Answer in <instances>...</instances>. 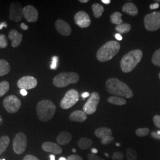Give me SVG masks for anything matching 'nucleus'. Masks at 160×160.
I'll list each match as a JSON object with an SVG mask.
<instances>
[{
    "mask_svg": "<svg viewBox=\"0 0 160 160\" xmlns=\"http://www.w3.org/2000/svg\"><path fill=\"white\" fill-rule=\"evenodd\" d=\"M79 100V93L76 90L71 89L66 92L60 105L63 109H68L74 106Z\"/></svg>",
    "mask_w": 160,
    "mask_h": 160,
    "instance_id": "7",
    "label": "nucleus"
},
{
    "mask_svg": "<svg viewBox=\"0 0 160 160\" xmlns=\"http://www.w3.org/2000/svg\"><path fill=\"white\" fill-rule=\"evenodd\" d=\"M94 134L97 138L103 139V138L112 136V131L108 128H100L94 131Z\"/></svg>",
    "mask_w": 160,
    "mask_h": 160,
    "instance_id": "21",
    "label": "nucleus"
},
{
    "mask_svg": "<svg viewBox=\"0 0 160 160\" xmlns=\"http://www.w3.org/2000/svg\"><path fill=\"white\" fill-rule=\"evenodd\" d=\"M56 110L57 108L54 103L49 100H41L36 106L38 117L42 122H48L52 119Z\"/></svg>",
    "mask_w": 160,
    "mask_h": 160,
    "instance_id": "4",
    "label": "nucleus"
},
{
    "mask_svg": "<svg viewBox=\"0 0 160 160\" xmlns=\"http://www.w3.org/2000/svg\"><path fill=\"white\" fill-rule=\"evenodd\" d=\"M55 28L59 33L68 36L71 33V28L68 23L62 20H58L55 22Z\"/></svg>",
    "mask_w": 160,
    "mask_h": 160,
    "instance_id": "15",
    "label": "nucleus"
},
{
    "mask_svg": "<svg viewBox=\"0 0 160 160\" xmlns=\"http://www.w3.org/2000/svg\"><path fill=\"white\" fill-rule=\"evenodd\" d=\"M72 152H76V150H75V149H72Z\"/></svg>",
    "mask_w": 160,
    "mask_h": 160,
    "instance_id": "54",
    "label": "nucleus"
},
{
    "mask_svg": "<svg viewBox=\"0 0 160 160\" xmlns=\"http://www.w3.org/2000/svg\"><path fill=\"white\" fill-rule=\"evenodd\" d=\"M92 10L93 12L94 16L96 18H99L101 17L103 14V12L104 11V7L101 6L100 4L94 3L92 6Z\"/></svg>",
    "mask_w": 160,
    "mask_h": 160,
    "instance_id": "25",
    "label": "nucleus"
},
{
    "mask_svg": "<svg viewBox=\"0 0 160 160\" xmlns=\"http://www.w3.org/2000/svg\"><path fill=\"white\" fill-rule=\"evenodd\" d=\"M122 16V14L119 12H115L110 16L111 22L113 24H116L117 26L123 24V21L121 19Z\"/></svg>",
    "mask_w": 160,
    "mask_h": 160,
    "instance_id": "28",
    "label": "nucleus"
},
{
    "mask_svg": "<svg viewBox=\"0 0 160 160\" xmlns=\"http://www.w3.org/2000/svg\"><path fill=\"white\" fill-rule=\"evenodd\" d=\"M23 17V8L19 2L12 3L10 7L9 18L12 21L18 22Z\"/></svg>",
    "mask_w": 160,
    "mask_h": 160,
    "instance_id": "11",
    "label": "nucleus"
},
{
    "mask_svg": "<svg viewBox=\"0 0 160 160\" xmlns=\"http://www.w3.org/2000/svg\"><path fill=\"white\" fill-rule=\"evenodd\" d=\"M50 159L51 160H55V157L54 155H50Z\"/></svg>",
    "mask_w": 160,
    "mask_h": 160,
    "instance_id": "50",
    "label": "nucleus"
},
{
    "mask_svg": "<svg viewBox=\"0 0 160 160\" xmlns=\"http://www.w3.org/2000/svg\"><path fill=\"white\" fill-rule=\"evenodd\" d=\"M101 1H102V2H103L105 4H109L111 2L110 0H102Z\"/></svg>",
    "mask_w": 160,
    "mask_h": 160,
    "instance_id": "48",
    "label": "nucleus"
},
{
    "mask_svg": "<svg viewBox=\"0 0 160 160\" xmlns=\"http://www.w3.org/2000/svg\"><path fill=\"white\" fill-rule=\"evenodd\" d=\"M143 23L145 29L148 31H156L160 29V12H152L146 15Z\"/></svg>",
    "mask_w": 160,
    "mask_h": 160,
    "instance_id": "6",
    "label": "nucleus"
},
{
    "mask_svg": "<svg viewBox=\"0 0 160 160\" xmlns=\"http://www.w3.org/2000/svg\"><path fill=\"white\" fill-rule=\"evenodd\" d=\"M59 160H67V159L64 157H61V158H59Z\"/></svg>",
    "mask_w": 160,
    "mask_h": 160,
    "instance_id": "53",
    "label": "nucleus"
},
{
    "mask_svg": "<svg viewBox=\"0 0 160 160\" xmlns=\"http://www.w3.org/2000/svg\"><path fill=\"white\" fill-rule=\"evenodd\" d=\"M79 1H80V2H81V3H86V2H88V0H80Z\"/></svg>",
    "mask_w": 160,
    "mask_h": 160,
    "instance_id": "51",
    "label": "nucleus"
},
{
    "mask_svg": "<svg viewBox=\"0 0 160 160\" xmlns=\"http://www.w3.org/2000/svg\"><path fill=\"white\" fill-rule=\"evenodd\" d=\"M67 160H83V158L78 155H71L68 156Z\"/></svg>",
    "mask_w": 160,
    "mask_h": 160,
    "instance_id": "39",
    "label": "nucleus"
},
{
    "mask_svg": "<svg viewBox=\"0 0 160 160\" xmlns=\"http://www.w3.org/2000/svg\"><path fill=\"white\" fill-rule=\"evenodd\" d=\"M87 157L89 160H106L94 154H88L87 155Z\"/></svg>",
    "mask_w": 160,
    "mask_h": 160,
    "instance_id": "38",
    "label": "nucleus"
},
{
    "mask_svg": "<svg viewBox=\"0 0 160 160\" xmlns=\"http://www.w3.org/2000/svg\"><path fill=\"white\" fill-rule=\"evenodd\" d=\"M7 25L6 22L1 23L0 24V30H1L3 28H7Z\"/></svg>",
    "mask_w": 160,
    "mask_h": 160,
    "instance_id": "47",
    "label": "nucleus"
},
{
    "mask_svg": "<svg viewBox=\"0 0 160 160\" xmlns=\"http://www.w3.org/2000/svg\"><path fill=\"white\" fill-rule=\"evenodd\" d=\"M23 160H40L39 159H38L36 157L33 156V155H26Z\"/></svg>",
    "mask_w": 160,
    "mask_h": 160,
    "instance_id": "40",
    "label": "nucleus"
},
{
    "mask_svg": "<svg viewBox=\"0 0 160 160\" xmlns=\"http://www.w3.org/2000/svg\"><path fill=\"white\" fill-rule=\"evenodd\" d=\"M155 2H160V0H157V1H155Z\"/></svg>",
    "mask_w": 160,
    "mask_h": 160,
    "instance_id": "55",
    "label": "nucleus"
},
{
    "mask_svg": "<svg viewBox=\"0 0 160 160\" xmlns=\"http://www.w3.org/2000/svg\"><path fill=\"white\" fill-rule=\"evenodd\" d=\"M120 49V44L118 41L108 42L98 50L96 55L97 59L102 62L110 61L115 57Z\"/></svg>",
    "mask_w": 160,
    "mask_h": 160,
    "instance_id": "3",
    "label": "nucleus"
},
{
    "mask_svg": "<svg viewBox=\"0 0 160 160\" xmlns=\"http://www.w3.org/2000/svg\"><path fill=\"white\" fill-rule=\"evenodd\" d=\"M106 90L114 96L131 98L133 96L131 89L123 82L116 78H111L106 82Z\"/></svg>",
    "mask_w": 160,
    "mask_h": 160,
    "instance_id": "1",
    "label": "nucleus"
},
{
    "mask_svg": "<svg viewBox=\"0 0 160 160\" xmlns=\"http://www.w3.org/2000/svg\"><path fill=\"white\" fill-rule=\"evenodd\" d=\"M149 133V129L148 128H139L137 129V131L135 132L136 135L139 137H145L148 135Z\"/></svg>",
    "mask_w": 160,
    "mask_h": 160,
    "instance_id": "32",
    "label": "nucleus"
},
{
    "mask_svg": "<svg viewBox=\"0 0 160 160\" xmlns=\"http://www.w3.org/2000/svg\"><path fill=\"white\" fill-rule=\"evenodd\" d=\"M108 102L112 104L118 106L125 105L126 103V100L125 98L118 96H110L108 97Z\"/></svg>",
    "mask_w": 160,
    "mask_h": 160,
    "instance_id": "24",
    "label": "nucleus"
},
{
    "mask_svg": "<svg viewBox=\"0 0 160 160\" xmlns=\"http://www.w3.org/2000/svg\"><path fill=\"white\" fill-rule=\"evenodd\" d=\"M131 29V26L128 23H123L120 25L117 26L115 28L116 31L118 32L119 34H124L128 33Z\"/></svg>",
    "mask_w": 160,
    "mask_h": 160,
    "instance_id": "27",
    "label": "nucleus"
},
{
    "mask_svg": "<svg viewBox=\"0 0 160 160\" xmlns=\"http://www.w3.org/2000/svg\"><path fill=\"white\" fill-rule=\"evenodd\" d=\"M6 160L5 159H3V160Z\"/></svg>",
    "mask_w": 160,
    "mask_h": 160,
    "instance_id": "58",
    "label": "nucleus"
},
{
    "mask_svg": "<svg viewBox=\"0 0 160 160\" xmlns=\"http://www.w3.org/2000/svg\"><path fill=\"white\" fill-rule=\"evenodd\" d=\"M21 28L24 30H27L29 29V27L27 25H26L24 23H22L21 24Z\"/></svg>",
    "mask_w": 160,
    "mask_h": 160,
    "instance_id": "44",
    "label": "nucleus"
},
{
    "mask_svg": "<svg viewBox=\"0 0 160 160\" xmlns=\"http://www.w3.org/2000/svg\"><path fill=\"white\" fill-rule=\"evenodd\" d=\"M100 97L97 92H92L83 107V112L87 114L94 113L97 110V106L100 102Z\"/></svg>",
    "mask_w": 160,
    "mask_h": 160,
    "instance_id": "9",
    "label": "nucleus"
},
{
    "mask_svg": "<svg viewBox=\"0 0 160 160\" xmlns=\"http://www.w3.org/2000/svg\"><path fill=\"white\" fill-rule=\"evenodd\" d=\"M92 152L94 154H96L97 152H98V151H97V149H96L92 148Z\"/></svg>",
    "mask_w": 160,
    "mask_h": 160,
    "instance_id": "49",
    "label": "nucleus"
},
{
    "mask_svg": "<svg viewBox=\"0 0 160 160\" xmlns=\"http://www.w3.org/2000/svg\"><path fill=\"white\" fill-rule=\"evenodd\" d=\"M126 156L128 160H137L138 159V155L136 151L131 148L126 149Z\"/></svg>",
    "mask_w": 160,
    "mask_h": 160,
    "instance_id": "29",
    "label": "nucleus"
},
{
    "mask_svg": "<svg viewBox=\"0 0 160 160\" xmlns=\"http://www.w3.org/2000/svg\"><path fill=\"white\" fill-rule=\"evenodd\" d=\"M2 123H3V119H2V118L1 117V116L0 115V125H2Z\"/></svg>",
    "mask_w": 160,
    "mask_h": 160,
    "instance_id": "52",
    "label": "nucleus"
},
{
    "mask_svg": "<svg viewBox=\"0 0 160 160\" xmlns=\"http://www.w3.org/2000/svg\"><path fill=\"white\" fill-rule=\"evenodd\" d=\"M81 96L83 97V99H85L87 97L90 96V93L88 92H83V93L81 94Z\"/></svg>",
    "mask_w": 160,
    "mask_h": 160,
    "instance_id": "42",
    "label": "nucleus"
},
{
    "mask_svg": "<svg viewBox=\"0 0 160 160\" xmlns=\"http://www.w3.org/2000/svg\"><path fill=\"white\" fill-rule=\"evenodd\" d=\"M42 148L47 152H51L53 154H61L62 152V149L58 144L51 142H46L43 143Z\"/></svg>",
    "mask_w": 160,
    "mask_h": 160,
    "instance_id": "16",
    "label": "nucleus"
},
{
    "mask_svg": "<svg viewBox=\"0 0 160 160\" xmlns=\"http://www.w3.org/2000/svg\"><path fill=\"white\" fill-rule=\"evenodd\" d=\"M3 106L8 113H15L20 109L22 102L16 96L11 95L4 98Z\"/></svg>",
    "mask_w": 160,
    "mask_h": 160,
    "instance_id": "8",
    "label": "nucleus"
},
{
    "mask_svg": "<svg viewBox=\"0 0 160 160\" xmlns=\"http://www.w3.org/2000/svg\"><path fill=\"white\" fill-rule=\"evenodd\" d=\"M115 38H116L117 40H119V41H121V40H122V39H123L122 36L121 34H119V33H116V34H115Z\"/></svg>",
    "mask_w": 160,
    "mask_h": 160,
    "instance_id": "43",
    "label": "nucleus"
},
{
    "mask_svg": "<svg viewBox=\"0 0 160 160\" xmlns=\"http://www.w3.org/2000/svg\"><path fill=\"white\" fill-rule=\"evenodd\" d=\"M8 45L7 39L5 34H0V48H6Z\"/></svg>",
    "mask_w": 160,
    "mask_h": 160,
    "instance_id": "33",
    "label": "nucleus"
},
{
    "mask_svg": "<svg viewBox=\"0 0 160 160\" xmlns=\"http://www.w3.org/2000/svg\"><path fill=\"white\" fill-rule=\"evenodd\" d=\"M10 71V65L4 59H0V76H4Z\"/></svg>",
    "mask_w": 160,
    "mask_h": 160,
    "instance_id": "23",
    "label": "nucleus"
},
{
    "mask_svg": "<svg viewBox=\"0 0 160 160\" xmlns=\"http://www.w3.org/2000/svg\"><path fill=\"white\" fill-rule=\"evenodd\" d=\"M158 7H159L158 3L156 2V3L152 4H151V5L150 6V9H151V10H154V9L158 8Z\"/></svg>",
    "mask_w": 160,
    "mask_h": 160,
    "instance_id": "41",
    "label": "nucleus"
},
{
    "mask_svg": "<svg viewBox=\"0 0 160 160\" xmlns=\"http://www.w3.org/2000/svg\"><path fill=\"white\" fill-rule=\"evenodd\" d=\"M10 88V84L8 82L4 81L0 82V97L5 95L8 92Z\"/></svg>",
    "mask_w": 160,
    "mask_h": 160,
    "instance_id": "30",
    "label": "nucleus"
},
{
    "mask_svg": "<svg viewBox=\"0 0 160 160\" xmlns=\"http://www.w3.org/2000/svg\"><path fill=\"white\" fill-rule=\"evenodd\" d=\"M87 119V116L85 112L81 110H76L71 113L69 116V119L73 122H84Z\"/></svg>",
    "mask_w": 160,
    "mask_h": 160,
    "instance_id": "18",
    "label": "nucleus"
},
{
    "mask_svg": "<svg viewBox=\"0 0 160 160\" xmlns=\"http://www.w3.org/2000/svg\"><path fill=\"white\" fill-rule=\"evenodd\" d=\"M151 135H152L153 137L155 138H158V139H160V135H158L157 133L154 132H152V133H151Z\"/></svg>",
    "mask_w": 160,
    "mask_h": 160,
    "instance_id": "46",
    "label": "nucleus"
},
{
    "mask_svg": "<svg viewBox=\"0 0 160 160\" xmlns=\"http://www.w3.org/2000/svg\"><path fill=\"white\" fill-rule=\"evenodd\" d=\"M142 52L139 49H135L126 53L120 61L122 71L125 73L131 72L142 59Z\"/></svg>",
    "mask_w": 160,
    "mask_h": 160,
    "instance_id": "2",
    "label": "nucleus"
},
{
    "mask_svg": "<svg viewBox=\"0 0 160 160\" xmlns=\"http://www.w3.org/2000/svg\"><path fill=\"white\" fill-rule=\"evenodd\" d=\"M79 79V75L75 72H63L55 77L53 80V83L57 87L63 88L71 84L77 83Z\"/></svg>",
    "mask_w": 160,
    "mask_h": 160,
    "instance_id": "5",
    "label": "nucleus"
},
{
    "mask_svg": "<svg viewBox=\"0 0 160 160\" xmlns=\"http://www.w3.org/2000/svg\"><path fill=\"white\" fill-rule=\"evenodd\" d=\"M52 63L51 65V68L52 69H55L58 67V57L57 56H54L52 58Z\"/></svg>",
    "mask_w": 160,
    "mask_h": 160,
    "instance_id": "36",
    "label": "nucleus"
},
{
    "mask_svg": "<svg viewBox=\"0 0 160 160\" xmlns=\"http://www.w3.org/2000/svg\"><path fill=\"white\" fill-rule=\"evenodd\" d=\"M151 61L155 65L160 67V48L155 52L152 55Z\"/></svg>",
    "mask_w": 160,
    "mask_h": 160,
    "instance_id": "31",
    "label": "nucleus"
},
{
    "mask_svg": "<svg viewBox=\"0 0 160 160\" xmlns=\"http://www.w3.org/2000/svg\"><path fill=\"white\" fill-rule=\"evenodd\" d=\"M92 141L87 138H82L78 141V146L80 149L86 150L92 147Z\"/></svg>",
    "mask_w": 160,
    "mask_h": 160,
    "instance_id": "22",
    "label": "nucleus"
},
{
    "mask_svg": "<svg viewBox=\"0 0 160 160\" xmlns=\"http://www.w3.org/2000/svg\"><path fill=\"white\" fill-rule=\"evenodd\" d=\"M23 17L30 23H35L38 21L39 13L33 6H27L23 8Z\"/></svg>",
    "mask_w": 160,
    "mask_h": 160,
    "instance_id": "14",
    "label": "nucleus"
},
{
    "mask_svg": "<svg viewBox=\"0 0 160 160\" xmlns=\"http://www.w3.org/2000/svg\"><path fill=\"white\" fill-rule=\"evenodd\" d=\"M153 122L155 126L158 129H160V115H155L153 118Z\"/></svg>",
    "mask_w": 160,
    "mask_h": 160,
    "instance_id": "37",
    "label": "nucleus"
},
{
    "mask_svg": "<svg viewBox=\"0 0 160 160\" xmlns=\"http://www.w3.org/2000/svg\"><path fill=\"white\" fill-rule=\"evenodd\" d=\"M122 11L129 15L135 16L138 14V10L137 6L132 2H127L122 7Z\"/></svg>",
    "mask_w": 160,
    "mask_h": 160,
    "instance_id": "20",
    "label": "nucleus"
},
{
    "mask_svg": "<svg viewBox=\"0 0 160 160\" xmlns=\"http://www.w3.org/2000/svg\"><path fill=\"white\" fill-rule=\"evenodd\" d=\"M27 138L23 133H17L13 139V149L16 154H22L25 151L27 147Z\"/></svg>",
    "mask_w": 160,
    "mask_h": 160,
    "instance_id": "10",
    "label": "nucleus"
},
{
    "mask_svg": "<svg viewBox=\"0 0 160 160\" xmlns=\"http://www.w3.org/2000/svg\"><path fill=\"white\" fill-rule=\"evenodd\" d=\"M124 155L121 152H115L112 156V160H123Z\"/></svg>",
    "mask_w": 160,
    "mask_h": 160,
    "instance_id": "34",
    "label": "nucleus"
},
{
    "mask_svg": "<svg viewBox=\"0 0 160 160\" xmlns=\"http://www.w3.org/2000/svg\"><path fill=\"white\" fill-rule=\"evenodd\" d=\"M10 143V138L7 136L0 138V155L2 154L6 150Z\"/></svg>",
    "mask_w": 160,
    "mask_h": 160,
    "instance_id": "26",
    "label": "nucleus"
},
{
    "mask_svg": "<svg viewBox=\"0 0 160 160\" xmlns=\"http://www.w3.org/2000/svg\"><path fill=\"white\" fill-rule=\"evenodd\" d=\"M8 38L12 40V46L13 48H17L20 45L22 41L23 35L18 32L16 30H12L8 34Z\"/></svg>",
    "mask_w": 160,
    "mask_h": 160,
    "instance_id": "17",
    "label": "nucleus"
},
{
    "mask_svg": "<svg viewBox=\"0 0 160 160\" xmlns=\"http://www.w3.org/2000/svg\"><path fill=\"white\" fill-rule=\"evenodd\" d=\"M72 140V135L68 132H62L58 136V143L61 145H65L69 143Z\"/></svg>",
    "mask_w": 160,
    "mask_h": 160,
    "instance_id": "19",
    "label": "nucleus"
},
{
    "mask_svg": "<svg viewBox=\"0 0 160 160\" xmlns=\"http://www.w3.org/2000/svg\"><path fill=\"white\" fill-rule=\"evenodd\" d=\"M20 94L23 96H26L28 94V92L26 90L24 89H21L20 90Z\"/></svg>",
    "mask_w": 160,
    "mask_h": 160,
    "instance_id": "45",
    "label": "nucleus"
},
{
    "mask_svg": "<svg viewBox=\"0 0 160 160\" xmlns=\"http://www.w3.org/2000/svg\"><path fill=\"white\" fill-rule=\"evenodd\" d=\"M116 145H117V146H119V143H116Z\"/></svg>",
    "mask_w": 160,
    "mask_h": 160,
    "instance_id": "56",
    "label": "nucleus"
},
{
    "mask_svg": "<svg viewBox=\"0 0 160 160\" xmlns=\"http://www.w3.org/2000/svg\"><path fill=\"white\" fill-rule=\"evenodd\" d=\"M38 85V81L32 76H25L21 78L17 82L18 88L24 90H31L35 88Z\"/></svg>",
    "mask_w": 160,
    "mask_h": 160,
    "instance_id": "12",
    "label": "nucleus"
},
{
    "mask_svg": "<svg viewBox=\"0 0 160 160\" xmlns=\"http://www.w3.org/2000/svg\"><path fill=\"white\" fill-rule=\"evenodd\" d=\"M114 140V138L112 136H109V137H106L103 138V139H102V143L103 145H108L110 143H111L112 142H113Z\"/></svg>",
    "mask_w": 160,
    "mask_h": 160,
    "instance_id": "35",
    "label": "nucleus"
},
{
    "mask_svg": "<svg viewBox=\"0 0 160 160\" xmlns=\"http://www.w3.org/2000/svg\"><path fill=\"white\" fill-rule=\"evenodd\" d=\"M75 23L81 28H88L91 24V20L87 13L84 12H78L74 17Z\"/></svg>",
    "mask_w": 160,
    "mask_h": 160,
    "instance_id": "13",
    "label": "nucleus"
},
{
    "mask_svg": "<svg viewBox=\"0 0 160 160\" xmlns=\"http://www.w3.org/2000/svg\"><path fill=\"white\" fill-rule=\"evenodd\" d=\"M158 76H159V78L160 79V74H159V75H158Z\"/></svg>",
    "mask_w": 160,
    "mask_h": 160,
    "instance_id": "57",
    "label": "nucleus"
}]
</instances>
